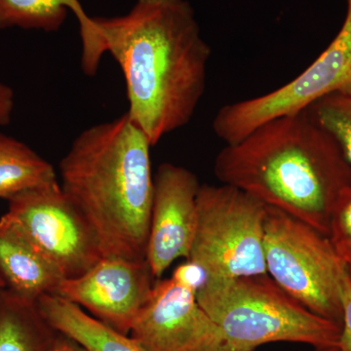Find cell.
Here are the masks:
<instances>
[{
	"instance_id": "obj_1",
	"label": "cell",
	"mask_w": 351,
	"mask_h": 351,
	"mask_svg": "<svg viewBox=\"0 0 351 351\" xmlns=\"http://www.w3.org/2000/svg\"><path fill=\"white\" fill-rule=\"evenodd\" d=\"M101 49L125 78L128 114L152 147L188 125L205 93L212 50L188 0H137L94 18Z\"/></svg>"
},
{
	"instance_id": "obj_2",
	"label": "cell",
	"mask_w": 351,
	"mask_h": 351,
	"mask_svg": "<svg viewBox=\"0 0 351 351\" xmlns=\"http://www.w3.org/2000/svg\"><path fill=\"white\" fill-rule=\"evenodd\" d=\"M219 182L235 186L328 237L351 165L334 138L304 112L265 122L215 159Z\"/></svg>"
},
{
	"instance_id": "obj_3",
	"label": "cell",
	"mask_w": 351,
	"mask_h": 351,
	"mask_svg": "<svg viewBox=\"0 0 351 351\" xmlns=\"http://www.w3.org/2000/svg\"><path fill=\"white\" fill-rule=\"evenodd\" d=\"M152 147L125 112L82 132L60 162L62 191L91 226L103 258L145 260Z\"/></svg>"
},
{
	"instance_id": "obj_4",
	"label": "cell",
	"mask_w": 351,
	"mask_h": 351,
	"mask_svg": "<svg viewBox=\"0 0 351 351\" xmlns=\"http://www.w3.org/2000/svg\"><path fill=\"white\" fill-rule=\"evenodd\" d=\"M196 299L223 332L226 351L276 341L339 346L341 326L302 306L267 274L208 280Z\"/></svg>"
},
{
	"instance_id": "obj_5",
	"label": "cell",
	"mask_w": 351,
	"mask_h": 351,
	"mask_svg": "<svg viewBox=\"0 0 351 351\" xmlns=\"http://www.w3.org/2000/svg\"><path fill=\"white\" fill-rule=\"evenodd\" d=\"M267 274L307 309L341 326L339 281L346 263L326 235L267 206L263 226Z\"/></svg>"
},
{
	"instance_id": "obj_6",
	"label": "cell",
	"mask_w": 351,
	"mask_h": 351,
	"mask_svg": "<svg viewBox=\"0 0 351 351\" xmlns=\"http://www.w3.org/2000/svg\"><path fill=\"white\" fill-rule=\"evenodd\" d=\"M267 208L235 186L201 184L189 260L205 270L208 280L267 274L263 254Z\"/></svg>"
},
{
	"instance_id": "obj_7",
	"label": "cell",
	"mask_w": 351,
	"mask_h": 351,
	"mask_svg": "<svg viewBox=\"0 0 351 351\" xmlns=\"http://www.w3.org/2000/svg\"><path fill=\"white\" fill-rule=\"evenodd\" d=\"M334 93L351 94V0L338 34L301 75L265 95L219 108L213 131L226 145L235 144L265 122L306 110Z\"/></svg>"
},
{
	"instance_id": "obj_8",
	"label": "cell",
	"mask_w": 351,
	"mask_h": 351,
	"mask_svg": "<svg viewBox=\"0 0 351 351\" xmlns=\"http://www.w3.org/2000/svg\"><path fill=\"white\" fill-rule=\"evenodd\" d=\"M0 226L31 245L64 279L85 274L103 258L98 239L59 184L8 199Z\"/></svg>"
},
{
	"instance_id": "obj_9",
	"label": "cell",
	"mask_w": 351,
	"mask_h": 351,
	"mask_svg": "<svg viewBox=\"0 0 351 351\" xmlns=\"http://www.w3.org/2000/svg\"><path fill=\"white\" fill-rule=\"evenodd\" d=\"M130 336L149 351H226L223 332L195 293L171 277L152 286Z\"/></svg>"
},
{
	"instance_id": "obj_10",
	"label": "cell",
	"mask_w": 351,
	"mask_h": 351,
	"mask_svg": "<svg viewBox=\"0 0 351 351\" xmlns=\"http://www.w3.org/2000/svg\"><path fill=\"white\" fill-rule=\"evenodd\" d=\"M152 278L147 260L101 258L82 276L64 279L55 295L130 335L134 320L151 293Z\"/></svg>"
},
{
	"instance_id": "obj_11",
	"label": "cell",
	"mask_w": 351,
	"mask_h": 351,
	"mask_svg": "<svg viewBox=\"0 0 351 351\" xmlns=\"http://www.w3.org/2000/svg\"><path fill=\"white\" fill-rule=\"evenodd\" d=\"M200 186L197 177L182 166L162 163L157 169L145 252L154 278H160L178 258L191 257Z\"/></svg>"
},
{
	"instance_id": "obj_12",
	"label": "cell",
	"mask_w": 351,
	"mask_h": 351,
	"mask_svg": "<svg viewBox=\"0 0 351 351\" xmlns=\"http://www.w3.org/2000/svg\"><path fill=\"white\" fill-rule=\"evenodd\" d=\"M69 11L80 25L83 71L94 75L104 57L101 38L94 18L87 15L80 0H0V29L19 27L57 32Z\"/></svg>"
},
{
	"instance_id": "obj_13",
	"label": "cell",
	"mask_w": 351,
	"mask_h": 351,
	"mask_svg": "<svg viewBox=\"0 0 351 351\" xmlns=\"http://www.w3.org/2000/svg\"><path fill=\"white\" fill-rule=\"evenodd\" d=\"M0 278L7 289L38 302L56 294L64 276L16 233L0 226Z\"/></svg>"
},
{
	"instance_id": "obj_14",
	"label": "cell",
	"mask_w": 351,
	"mask_h": 351,
	"mask_svg": "<svg viewBox=\"0 0 351 351\" xmlns=\"http://www.w3.org/2000/svg\"><path fill=\"white\" fill-rule=\"evenodd\" d=\"M38 306L51 326L88 351H149L130 335L113 329L60 295H44Z\"/></svg>"
},
{
	"instance_id": "obj_15",
	"label": "cell",
	"mask_w": 351,
	"mask_h": 351,
	"mask_svg": "<svg viewBox=\"0 0 351 351\" xmlns=\"http://www.w3.org/2000/svg\"><path fill=\"white\" fill-rule=\"evenodd\" d=\"M58 334L38 302L0 290V351H51Z\"/></svg>"
},
{
	"instance_id": "obj_16",
	"label": "cell",
	"mask_w": 351,
	"mask_h": 351,
	"mask_svg": "<svg viewBox=\"0 0 351 351\" xmlns=\"http://www.w3.org/2000/svg\"><path fill=\"white\" fill-rule=\"evenodd\" d=\"M59 184L54 167L29 145L0 133V198Z\"/></svg>"
},
{
	"instance_id": "obj_17",
	"label": "cell",
	"mask_w": 351,
	"mask_h": 351,
	"mask_svg": "<svg viewBox=\"0 0 351 351\" xmlns=\"http://www.w3.org/2000/svg\"><path fill=\"white\" fill-rule=\"evenodd\" d=\"M302 112L334 138L351 165V94L328 95Z\"/></svg>"
},
{
	"instance_id": "obj_18",
	"label": "cell",
	"mask_w": 351,
	"mask_h": 351,
	"mask_svg": "<svg viewBox=\"0 0 351 351\" xmlns=\"http://www.w3.org/2000/svg\"><path fill=\"white\" fill-rule=\"evenodd\" d=\"M328 239L338 257L351 263V186L339 195L330 217Z\"/></svg>"
},
{
	"instance_id": "obj_19",
	"label": "cell",
	"mask_w": 351,
	"mask_h": 351,
	"mask_svg": "<svg viewBox=\"0 0 351 351\" xmlns=\"http://www.w3.org/2000/svg\"><path fill=\"white\" fill-rule=\"evenodd\" d=\"M339 292L343 319L338 348L339 351H351V277L346 265L339 281Z\"/></svg>"
},
{
	"instance_id": "obj_20",
	"label": "cell",
	"mask_w": 351,
	"mask_h": 351,
	"mask_svg": "<svg viewBox=\"0 0 351 351\" xmlns=\"http://www.w3.org/2000/svg\"><path fill=\"white\" fill-rule=\"evenodd\" d=\"M171 278L174 279L180 285L193 291L195 294L208 280L205 270L191 260H186V262L178 265L173 271Z\"/></svg>"
},
{
	"instance_id": "obj_21",
	"label": "cell",
	"mask_w": 351,
	"mask_h": 351,
	"mask_svg": "<svg viewBox=\"0 0 351 351\" xmlns=\"http://www.w3.org/2000/svg\"><path fill=\"white\" fill-rule=\"evenodd\" d=\"M14 91L12 88L0 82V126L10 123L14 110Z\"/></svg>"
},
{
	"instance_id": "obj_22",
	"label": "cell",
	"mask_w": 351,
	"mask_h": 351,
	"mask_svg": "<svg viewBox=\"0 0 351 351\" xmlns=\"http://www.w3.org/2000/svg\"><path fill=\"white\" fill-rule=\"evenodd\" d=\"M51 351H88L80 343H76L73 339L68 338L62 334H58Z\"/></svg>"
},
{
	"instance_id": "obj_23",
	"label": "cell",
	"mask_w": 351,
	"mask_h": 351,
	"mask_svg": "<svg viewBox=\"0 0 351 351\" xmlns=\"http://www.w3.org/2000/svg\"><path fill=\"white\" fill-rule=\"evenodd\" d=\"M316 351H339L338 348H324V350H317Z\"/></svg>"
},
{
	"instance_id": "obj_24",
	"label": "cell",
	"mask_w": 351,
	"mask_h": 351,
	"mask_svg": "<svg viewBox=\"0 0 351 351\" xmlns=\"http://www.w3.org/2000/svg\"><path fill=\"white\" fill-rule=\"evenodd\" d=\"M6 288L5 283L3 282L1 278H0V290L2 289Z\"/></svg>"
},
{
	"instance_id": "obj_25",
	"label": "cell",
	"mask_w": 351,
	"mask_h": 351,
	"mask_svg": "<svg viewBox=\"0 0 351 351\" xmlns=\"http://www.w3.org/2000/svg\"><path fill=\"white\" fill-rule=\"evenodd\" d=\"M346 265V269H348V274H350V276L351 277V263H348V265Z\"/></svg>"
}]
</instances>
